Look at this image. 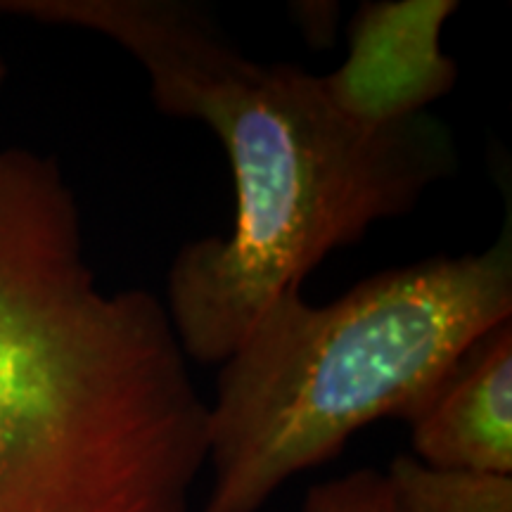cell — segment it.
<instances>
[{
  "instance_id": "cell-1",
  "label": "cell",
  "mask_w": 512,
  "mask_h": 512,
  "mask_svg": "<svg viewBox=\"0 0 512 512\" xmlns=\"http://www.w3.org/2000/svg\"><path fill=\"white\" fill-rule=\"evenodd\" d=\"M3 15L107 36L145 69L157 107L226 147L235 221L181 247L166 313L188 358L221 363L273 299L302 290L332 249L408 214L456 166L444 121L368 128L330 105L320 76L254 62L183 0H0Z\"/></svg>"
},
{
  "instance_id": "cell-2",
  "label": "cell",
  "mask_w": 512,
  "mask_h": 512,
  "mask_svg": "<svg viewBox=\"0 0 512 512\" xmlns=\"http://www.w3.org/2000/svg\"><path fill=\"white\" fill-rule=\"evenodd\" d=\"M207 408L162 299L100 285L60 164L0 145V512H197Z\"/></svg>"
},
{
  "instance_id": "cell-3",
  "label": "cell",
  "mask_w": 512,
  "mask_h": 512,
  "mask_svg": "<svg viewBox=\"0 0 512 512\" xmlns=\"http://www.w3.org/2000/svg\"><path fill=\"white\" fill-rule=\"evenodd\" d=\"M510 318V221L484 252L370 275L332 304L280 294L221 361L197 512H259L370 422H408L451 363Z\"/></svg>"
},
{
  "instance_id": "cell-4",
  "label": "cell",
  "mask_w": 512,
  "mask_h": 512,
  "mask_svg": "<svg viewBox=\"0 0 512 512\" xmlns=\"http://www.w3.org/2000/svg\"><path fill=\"white\" fill-rule=\"evenodd\" d=\"M458 8L456 0L363 3L351 19L347 60L320 76L330 105L368 128L427 114L458 81V62L441 46Z\"/></svg>"
},
{
  "instance_id": "cell-5",
  "label": "cell",
  "mask_w": 512,
  "mask_h": 512,
  "mask_svg": "<svg viewBox=\"0 0 512 512\" xmlns=\"http://www.w3.org/2000/svg\"><path fill=\"white\" fill-rule=\"evenodd\" d=\"M408 425L422 465L512 477V318L451 363Z\"/></svg>"
},
{
  "instance_id": "cell-6",
  "label": "cell",
  "mask_w": 512,
  "mask_h": 512,
  "mask_svg": "<svg viewBox=\"0 0 512 512\" xmlns=\"http://www.w3.org/2000/svg\"><path fill=\"white\" fill-rule=\"evenodd\" d=\"M394 512H512V477L432 470L396 456L384 472Z\"/></svg>"
},
{
  "instance_id": "cell-7",
  "label": "cell",
  "mask_w": 512,
  "mask_h": 512,
  "mask_svg": "<svg viewBox=\"0 0 512 512\" xmlns=\"http://www.w3.org/2000/svg\"><path fill=\"white\" fill-rule=\"evenodd\" d=\"M304 512H394L389 479L375 467H361L320 482L306 494Z\"/></svg>"
},
{
  "instance_id": "cell-8",
  "label": "cell",
  "mask_w": 512,
  "mask_h": 512,
  "mask_svg": "<svg viewBox=\"0 0 512 512\" xmlns=\"http://www.w3.org/2000/svg\"><path fill=\"white\" fill-rule=\"evenodd\" d=\"M5 76H8V67H5L3 57H0V88H3V83H5Z\"/></svg>"
}]
</instances>
